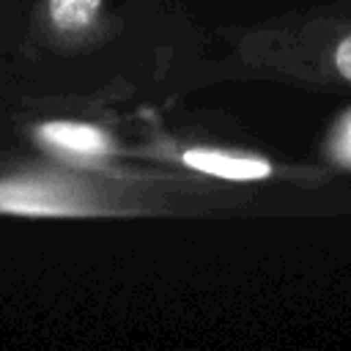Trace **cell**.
Instances as JSON below:
<instances>
[{
  "mask_svg": "<svg viewBox=\"0 0 351 351\" xmlns=\"http://www.w3.org/2000/svg\"><path fill=\"white\" fill-rule=\"evenodd\" d=\"M184 165L208 176H219L228 181H258L271 173L269 162L252 159V156H236L225 151H211V148H189L181 154Z\"/></svg>",
  "mask_w": 351,
  "mask_h": 351,
  "instance_id": "obj_2",
  "label": "cell"
},
{
  "mask_svg": "<svg viewBox=\"0 0 351 351\" xmlns=\"http://www.w3.org/2000/svg\"><path fill=\"white\" fill-rule=\"evenodd\" d=\"M41 140H47L49 145L77 154V156H99L107 148V140L99 129L88 126V123H71V121H55V123H44L38 129Z\"/></svg>",
  "mask_w": 351,
  "mask_h": 351,
  "instance_id": "obj_3",
  "label": "cell"
},
{
  "mask_svg": "<svg viewBox=\"0 0 351 351\" xmlns=\"http://www.w3.org/2000/svg\"><path fill=\"white\" fill-rule=\"evenodd\" d=\"M101 0H49V16L58 30H82L93 22Z\"/></svg>",
  "mask_w": 351,
  "mask_h": 351,
  "instance_id": "obj_4",
  "label": "cell"
},
{
  "mask_svg": "<svg viewBox=\"0 0 351 351\" xmlns=\"http://www.w3.org/2000/svg\"><path fill=\"white\" fill-rule=\"evenodd\" d=\"M0 208L3 211H19V214H74L77 206L69 203V197L47 184L38 181H8L0 184Z\"/></svg>",
  "mask_w": 351,
  "mask_h": 351,
  "instance_id": "obj_1",
  "label": "cell"
},
{
  "mask_svg": "<svg viewBox=\"0 0 351 351\" xmlns=\"http://www.w3.org/2000/svg\"><path fill=\"white\" fill-rule=\"evenodd\" d=\"M343 156L351 159V121H348V129L343 132Z\"/></svg>",
  "mask_w": 351,
  "mask_h": 351,
  "instance_id": "obj_6",
  "label": "cell"
},
{
  "mask_svg": "<svg viewBox=\"0 0 351 351\" xmlns=\"http://www.w3.org/2000/svg\"><path fill=\"white\" fill-rule=\"evenodd\" d=\"M335 66H337V71H340L346 80H351V36L340 41V47H337V52H335Z\"/></svg>",
  "mask_w": 351,
  "mask_h": 351,
  "instance_id": "obj_5",
  "label": "cell"
}]
</instances>
